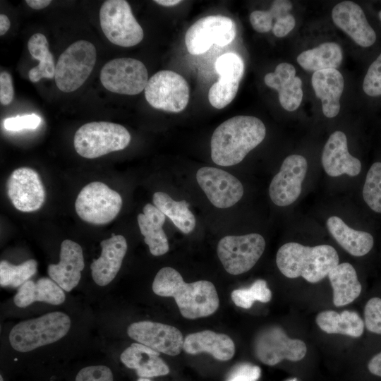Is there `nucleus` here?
<instances>
[{"mask_svg":"<svg viewBox=\"0 0 381 381\" xmlns=\"http://www.w3.org/2000/svg\"><path fill=\"white\" fill-rule=\"evenodd\" d=\"M326 224L332 237L351 255L363 256L373 248L374 240L370 233L349 227L340 217L332 216Z\"/></svg>","mask_w":381,"mask_h":381,"instance_id":"27","label":"nucleus"},{"mask_svg":"<svg viewBox=\"0 0 381 381\" xmlns=\"http://www.w3.org/2000/svg\"><path fill=\"white\" fill-rule=\"evenodd\" d=\"M253 347L256 357L267 365H274L284 359L298 361L307 352L303 341L291 339L277 326L260 332L255 339Z\"/></svg>","mask_w":381,"mask_h":381,"instance_id":"13","label":"nucleus"},{"mask_svg":"<svg viewBox=\"0 0 381 381\" xmlns=\"http://www.w3.org/2000/svg\"><path fill=\"white\" fill-rule=\"evenodd\" d=\"M183 350L189 354L206 352L217 360L226 361L234 356L235 345L225 334L204 330L187 335L184 339Z\"/></svg>","mask_w":381,"mask_h":381,"instance_id":"24","label":"nucleus"},{"mask_svg":"<svg viewBox=\"0 0 381 381\" xmlns=\"http://www.w3.org/2000/svg\"><path fill=\"white\" fill-rule=\"evenodd\" d=\"M334 23L346 33L357 44L363 47L372 46L376 33L368 23L361 7L351 1H344L332 11Z\"/></svg>","mask_w":381,"mask_h":381,"instance_id":"18","label":"nucleus"},{"mask_svg":"<svg viewBox=\"0 0 381 381\" xmlns=\"http://www.w3.org/2000/svg\"><path fill=\"white\" fill-rule=\"evenodd\" d=\"M84 266L81 246L73 241L66 239L61 244L59 263L50 264L47 272L50 279L68 292L78 284Z\"/></svg>","mask_w":381,"mask_h":381,"instance_id":"20","label":"nucleus"},{"mask_svg":"<svg viewBox=\"0 0 381 381\" xmlns=\"http://www.w3.org/2000/svg\"><path fill=\"white\" fill-rule=\"evenodd\" d=\"M215 69L219 77L240 82L244 71V64L240 56L229 52L218 57Z\"/></svg>","mask_w":381,"mask_h":381,"instance_id":"38","label":"nucleus"},{"mask_svg":"<svg viewBox=\"0 0 381 381\" xmlns=\"http://www.w3.org/2000/svg\"><path fill=\"white\" fill-rule=\"evenodd\" d=\"M96 59V49L91 42L78 40L71 44L56 64L54 79L57 87L64 92L78 89L92 73Z\"/></svg>","mask_w":381,"mask_h":381,"instance_id":"6","label":"nucleus"},{"mask_svg":"<svg viewBox=\"0 0 381 381\" xmlns=\"http://www.w3.org/2000/svg\"><path fill=\"white\" fill-rule=\"evenodd\" d=\"M378 16H379V18H380V19L381 20V11H379Z\"/></svg>","mask_w":381,"mask_h":381,"instance_id":"52","label":"nucleus"},{"mask_svg":"<svg viewBox=\"0 0 381 381\" xmlns=\"http://www.w3.org/2000/svg\"><path fill=\"white\" fill-rule=\"evenodd\" d=\"M99 22L107 38L116 45L133 47L143 39V30L126 1H105L99 10Z\"/></svg>","mask_w":381,"mask_h":381,"instance_id":"7","label":"nucleus"},{"mask_svg":"<svg viewBox=\"0 0 381 381\" xmlns=\"http://www.w3.org/2000/svg\"><path fill=\"white\" fill-rule=\"evenodd\" d=\"M342 59V50L338 44L325 42L301 52L297 57V62L303 69L315 72L337 69Z\"/></svg>","mask_w":381,"mask_h":381,"instance_id":"31","label":"nucleus"},{"mask_svg":"<svg viewBox=\"0 0 381 381\" xmlns=\"http://www.w3.org/2000/svg\"><path fill=\"white\" fill-rule=\"evenodd\" d=\"M70 327L71 320L66 314L52 312L18 322L11 330L8 339L13 349L28 352L59 340Z\"/></svg>","mask_w":381,"mask_h":381,"instance_id":"4","label":"nucleus"},{"mask_svg":"<svg viewBox=\"0 0 381 381\" xmlns=\"http://www.w3.org/2000/svg\"><path fill=\"white\" fill-rule=\"evenodd\" d=\"M236 25L229 18L207 16L198 20L187 30L185 43L193 55L206 52L212 44L223 47L230 44L236 36Z\"/></svg>","mask_w":381,"mask_h":381,"instance_id":"12","label":"nucleus"},{"mask_svg":"<svg viewBox=\"0 0 381 381\" xmlns=\"http://www.w3.org/2000/svg\"><path fill=\"white\" fill-rule=\"evenodd\" d=\"M28 49L32 58L40 61V64L28 73L30 81L36 83L43 78H53L56 64L54 56L49 50L46 37L42 33L34 34L28 42Z\"/></svg>","mask_w":381,"mask_h":381,"instance_id":"33","label":"nucleus"},{"mask_svg":"<svg viewBox=\"0 0 381 381\" xmlns=\"http://www.w3.org/2000/svg\"><path fill=\"white\" fill-rule=\"evenodd\" d=\"M260 374L261 370L258 366L242 363L231 370L226 381H258Z\"/></svg>","mask_w":381,"mask_h":381,"instance_id":"41","label":"nucleus"},{"mask_svg":"<svg viewBox=\"0 0 381 381\" xmlns=\"http://www.w3.org/2000/svg\"><path fill=\"white\" fill-rule=\"evenodd\" d=\"M316 324L327 334H341L351 337H361L364 331V321L354 311L344 310L338 313L324 310L318 314Z\"/></svg>","mask_w":381,"mask_h":381,"instance_id":"30","label":"nucleus"},{"mask_svg":"<svg viewBox=\"0 0 381 381\" xmlns=\"http://www.w3.org/2000/svg\"><path fill=\"white\" fill-rule=\"evenodd\" d=\"M325 172L336 177L342 174L357 176L361 170V163L348 151L347 138L340 131L332 133L327 140L321 157Z\"/></svg>","mask_w":381,"mask_h":381,"instance_id":"19","label":"nucleus"},{"mask_svg":"<svg viewBox=\"0 0 381 381\" xmlns=\"http://www.w3.org/2000/svg\"><path fill=\"white\" fill-rule=\"evenodd\" d=\"M122 207L120 194L104 183L95 181L85 186L78 195L75 209L79 217L97 225L108 224Z\"/></svg>","mask_w":381,"mask_h":381,"instance_id":"8","label":"nucleus"},{"mask_svg":"<svg viewBox=\"0 0 381 381\" xmlns=\"http://www.w3.org/2000/svg\"><path fill=\"white\" fill-rule=\"evenodd\" d=\"M75 381H114L110 368L105 365H91L82 368Z\"/></svg>","mask_w":381,"mask_h":381,"instance_id":"42","label":"nucleus"},{"mask_svg":"<svg viewBox=\"0 0 381 381\" xmlns=\"http://www.w3.org/2000/svg\"><path fill=\"white\" fill-rule=\"evenodd\" d=\"M121 362L135 369L140 377L149 378L167 375L169 368L159 353L140 343H133L121 354Z\"/></svg>","mask_w":381,"mask_h":381,"instance_id":"25","label":"nucleus"},{"mask_svg":"<svg viewBox=\"0 0 381 381\" xmlns=\"http://www.w3.org/2000/svg\"><path fill=\"white\" fill-rule=\"evenodd\" d=\"M100 246L101 255L99 258L93 260L90 269L94 282L102 286L109 284L116 276L128 245L124 236L113 234L109 238L102 241Z\"/></svg>","mask_w":381,"mask_h":381,"instance_id":"21","label":"nucleus"},{"mask_svg":"<svg viewBox=\"0 0 381 381\" xmlns=\"http://www.w3.org/2000/svg\"><path fill=\"white\" fill-rule=\"evenodd\" d=\"M231 297L236 306L248 309L255 301L269 302L272 298V292L265 280L258 279L248 289L234 290Z\"/></svg>","mask_w":381,"mask_h":381,"instance_id":"35","label":"nucleus"},{"mask_svg":"<svg viewBox=\"0 0 381 381\" xmlns=\"http://www.w3.org/2000/svg\"><path fill=\"white\" fill-rule=\"evenodd\" d=\"M11 25L10 20L5 14L0 15V35H4L9 29Z\"/></svg>","mask_w":381,"mask_h":381,"instance_id":"49","label":"nucleus"},{"mask_svg":"<svg viewBox=\"0 0 381 381\" xmlns=\"http://www.w3.org/2000/svg\"><path fill=\"white\" fill-rule=\"evenodd\" d=\"M52 1L50 0H26L25 3L33 9H42L48 6Z\"/></svg>","mask_w":381,"mask_h":381,"instance_id":"48","label":"nucleus"},{"mask_svg":"<svg viewBox=\"0 0 381 381\" xmlns=\"http://www.w3.org/2000/svg\"><path fill=\"white\" fill-rule=\"evenodd\" d=\"M153 203L183 234H188L195 227V217L186 200H174L167 193L158 191L153 195Z\"/></svg>","mask_w":381,"mask_h":381,"instance_id":"32","label":"nucleus"},{"mask_svg":"<svg viewBox=\"0 0 381 381\" xmlns=\"http://www.w3.org/2000/svg\"><path fill=\"white\" fill-rule=\"evenodd\" d=\"M296 20L294 17L288 13L277 19L272 27V32L277 37H283L287 35L295 27Z\"/></svg>","mask_w":381,"mask_h":381,"instance_id":"46","label":"nucleus"},{"mask_svg":"<svg viewBox=\"0 0 381 381\" xmlns=\"http://www.w3.org/2000/svg\"><path fill=\"white\" fill-rule=\"evenodd\" d=\"M154 2L164 6H172L177 5L181 2V1L179 0H155Z\"/></svg>","mask_w":381,"mask_h":381,"instance_id":"50","label":"nucleus"},{"mask_svg":"<svg viewBox=\"0 0 381 381\" xmlns=\"http://www.w3.org/2000/svg\"><path fill=\"white\" fill-rule=\"evenodd\" d=\"M311 83L315 94L322 103L323 114L327 118H334L340 110V98L342 95L344 80L337 69H326L313 73Z\"/></svg>","mask_w":381,"mask_h":381,"instance_id":"23","label":"nucleus"},{"mask_svg":"<svg viewBox=\"0 0 381 381\" xmlns=\"http://www.w3.org/2000/svg\"><path fill=\"white\" fill-rule=\"evenodd\" d=\"M368 369L371 374L381 377V351L369 361Z\"/></svg>","mask_w":381,"mask_h":381,"instance_id":"47","label":"nucleus"},{"mask_svg":"<svg viewBox=\"0 0 381 381\" xmlns=\"http://www.w3.org/2000/svg\"><path fill=\"white\" fill-rule=\"evenodd\" d=\"M364 325L373 333L381 334V298H370L364 308Z\"/></svg>","mask_w":381,"mask_h":381,"instance_id":"40","label":"nucleus"},{"mask_svg":"<svg viewBox=\"0 0 381 381\" xmlns=\"http://www.w3.org/2000/svg\"><path fill=\"white\" fill-rule=\"evenodd\" d=\"M128 335L138 343L169 356L179 355L183 350L184 338L176 327L152 321L131 324Z\"/></svg>","mask_w":381,"mask_h":381,"instance_id":"16","label":"nucleus"},{"mask_svg":"<svg viewBox=\"0 0 381 381\" xmlns=\"http://www.w3.org/2000/svg\"><path fill=\"white\" fill-rule=\"evenodd\" d=\"M363 197L371 210L381 213V162H375L368 170L363 188Z\"/></svg>","mask_w":381,"mask_h":381,"instance_id":"36","label":"nucleus"},{"mask_svg":"<svg viewBox=\"0 0 381 381\" xmlns=\"http://www.w3.org/2000/svg\"><path fill=\"white\" fill-rule=\"evenodd\" d=\"M131 135L123 126L107 121H94L80 126L74 135V147L83 157L95 159L126 148Z\"/></svg>","mask_w":381,"mask_h":381,"instance_id":"5","label":"nucleus"},{"mask_svg":"<svg viewBox=\"0 0 381 381\" xmlns=\"http://www.w3.org/2000/svg\"><path fill=\"white\" fill-rule=\"evenodd\" d=\"M99 78L107 90L135 95L145 90L148 81V73L140 61L132 58H119L103 66Z\"/></svg>","mask_w":381,"mask_h":381,"instance_id":"11","label":"nucleus"},{"mask_svg":"<svg viewBox=\"0 0 381 381\" xmlns=\"http://www.w3.org/2000/svg\"><path fill=\"white\" fill-rule=\"evenodd\" d=\"M41 121V118L36 114H26L6 119L4 126L6 130L12 131L35 129L39 126Z\"/></svg>","mask_w":381,"mask_h":381,"instance_id":"43","label":"nucleus"},{"mask_svg":"<svg viewBox=\"0 0 381 381\" xmlns=\"http://www.w3.org/2000/svg\"><path fill=\"white\" fill-rule=\"evenodd\" d=\"M145 97L149 104L155 109L178 113L184 110L188 103L189 86L179 73L162 70L148 80Z\"/></svg>","mask_w":381,"mask_h":381,"instance_id":"10","label":"nucleus"},{"mask_svg":"<svg viewBox=\"0 0 381 381\" xmlns=\"http://www.w3.org/2000/svg\"><path fill=\"white\" fill-rule=\"evenodd\" d=\"M337 250L329 245L306 246L296 242L282 246L276 256L279 271L291 279L302 277L310 283H317L339 264Z\"/></svg>","mask_w":381,"mask_h":381,"instance_id":"3","label":"nucleus"},{"mask_svg":"<svg viewBox=\"0 0 381 381\" xmlns=\"http://www.w3.org/2000/svg\"><path fill=\"white\" fill-rule=\"evenodd\" d=\"M263 122L252 116H236L222 123L211 138V158L217 165L233 166L264 140Z\"/></svg>","mask_w":381,"mask_h":381,"instance_id":"2","label":"nucleus"},{"mask_svg":"<svg viewBox=\"0 0 381 381\" xmlns=\"http://www.w3.org/2000/svg\"><path fill=\"white\" fill-rule=\"evenodd\" d=\"M264 82L278 92L279 103L285 110L293 111L298 108L303 95L302 80L296 75V68L292 64H278L274 72L265 75Z\"/></svg>","mask_w":381,"mask_h":381,"instance_id":"22","label":"nucleus"},{"mask_svg":"<svg viewBox=\"0 0 381 381\" xmlns=\"http://www.w3.org/2000/svg\"><path fill=\"white\" fill-rule=\"evenodd\" d=\"M153 292L163 297H173L183 317L197 319L213 314L219 308V301L214 284L207 280L192 283L183 281L175 269L165 267L157 273Z\"/></svg>","mask_w":381,"mask_h":381,"instance_id":"1","label":"nucleus"},{"mask_svg":"<svg viewBox=\"0 0 381 381\" xmlns=\"http://www.w3.org/2000/svg\"><path fill=\"white\" fill-rule=\"evenodd\" d=\"M165 219L164 214L150 203L146 204L143 213L138 215L140 233L150 253L155 256L162 255L169 251L168 239L162 229Z\"/></svg>","mask_w":381,"mask_h":381,"instance_id":"26","label":"nucleus"},{"mask_svg":"<svg viewBox=\"0 0 381 381\" xmlns=\"http://www.w3.org/2000/svg\"><path fill=\"white\" fill-rule=\"evenodd\" d=\"M65 298L64 290L55 282L42 277L37 282L28 280L21 285L13 301L18 307L25 308L36 301L59 305L64 303Z\"/></svg>","mask_w":381,"mask_h":381,"instance_id":"28","label":"nucleus"},{"mask_svg":"<svg viewBox=\"0 0 381 381\" xmlns=\"http://www.w3.org/2000/svg\"><path fill=\"white\" fill-rule=\"evenodd\" d=\"M14 95L13 80L11 75L6 71L0 73V102L3 105L9 104Z\"/></svg>","mask_w":381,"mask_h":381,"instance_id":"45","label":"nucleus"},{"mask_svg":"<svg viewBox=\"0 0 381 381\" xmlns=\"http://www.w3.org/2000/svg\"><path fill=\"white\" fill-rule=\"evenodd\" d=\"M138 381H152L150 380V379L148 378H143V377H140L138 380Z\"/></svg>","mask_w":381,"mask_h":381,"instance_id":"51","label":"nucleus"},{"mask_svg":"<svg viewBox=\"0 0 381 381\" xmlns=\"http://www.w3.org/2000/svg\"><path fill=\"white\" fill-rule=\"evenodd\" d=\"M333 291V303L337 307L348 305L361 294L362 286L357 273L349 262L338 264L328 274Z\"/></svg>","mask_w":381,"mask_h":381,"instance_id":"29","label":"nucleus"},{"mask_svg":"<svg viewBox=\"0 0 381 381\" xmlns=\"http://www.w3.org/2000/svg\"><path fill=\"white\" fill-rule=\"evenodd\" d=\"M265 241L259 234L226 236L218 243L217 252L225 270L238 275L250 270L262 255Z\"/></svg>","mask_w":381,"mask_h":381,"instance_id":"9","label":"nucleus"},{"mask_svg":"<svg viewBox=\"0 0 381 381\" xmlns=\"http://www.w3.org/2000/svg\"><path fill=\"white\" fill-rule=\"evenodd\" d=\"M239 81L219 77L210 87L208 99L218 109H223L234 99L238 90Z\"/></svg>","mask_w":381,"mask_h":381,"instance_id":"37","label":"nucleus"},{"mask_svg":"<svg viewBox=\"0 0 381 381\" xmlns=\"http://www.w3.org/2000/svg\"><path fill=\"white\" fill-rule=\"evenodd\" d=\"M0 380H1V381H4V380H3V377H2L1 375L0 376Z\"/></svg>","mask_w":381,"mask_h":381,"instance_id":"54","label":"nucleus"},{"mask_svg":"<svg viewBox=\"0 0 381 381\" xmlns=\"http://www.w3.org/2000/svg\"><path fill=\"white\" fill-rule=\"evenodd\" d=\"M363 89L370 97L381 95V54L368 68L363 80Z\"/></svg>","mask_w":381,"mask_h":381,"instance_id":"39","label":"nucleus"},{"mask_svg":"<svg viewBox=\"0 0 381 381\" xmlns=\"http://www.w3.org/2000/svg\"><path fill=\"white\" fill-rule=\"evenodd\" d=\"M288 381H296V379H291V380H289Z\"/></svg>","mask_w":381,"mask_h":381,"instance_id":"53","label":"nucleus"},{"mask_svg":"<svg viewBox=\"0 0 381 381\" xmlns=\"http://www.w3.org/2000/svg\"><path fill=\"white\" fill-rule=\"evenodd\" d=\"M37 262L33 259L25 261L18 265L7 260L0 262L1 286L18 287L33 276L37 272Z\"/></svg>","mask_w":381,"mask_h":381,"instance_id":"34","label":"nucleus"},{"mask_svg":"<svg viewBox=\"0 0 381 381\" xmlns=\"http://www.w3.org/2000/svg\"><path fill=\"white\" fill-rule=\"evenodd\" d=\"M307 170L308 162L304 157L291 155L286 157L269 187L272 201L280 207L289 205L296 201L301 193Z\"/></svg>","mask_w":381,"mask_h":381,"instance_id":"15","label":"nucleus"},{"mask_svg":"<svg viewBox=\"0 0 381 381\" xmlns=\"http://www.w3.org/2000/svg\"><path fill=\"white\" fill-rule=\"evenodd\" d=\"M7 194L13 206L25 212L39 210L45 199V190L37 171L28 167L14 170L7 181Z\"/></svg>","mask_w":381,"mask_h":381,"instance_id":"17","label":"nucleus"},{"mask_svg":"<svg viewBox=\"0 0 381 381\" xmlns=\"http://www.w3.org/2000/svg\"><path fill=\"white\" fill-rule=\"evenodd\" d=\"M249 20L255 31L264 33L272 29L274 16L270 9L268 11L256 10L250 14Z\"/></svg>","mask_w":381,"mask_h":381,"instance_id":"44","label":"nucleus"},{"mask_svg":"<svg viewBox=\"0 0 381 381\" xmlns=\"http://www.w3.org/2000/svg\"><path fill=\"white\" fill-rule=\"evenodd\" d=\"M196 180L210 202L218 208H228L243 195L240 181L222 169L204 167L196 173Z\"/></svg>","mask_w":381,"mask_h":381,"instance_id":"14","label":"nucleus"}]
</instances>
